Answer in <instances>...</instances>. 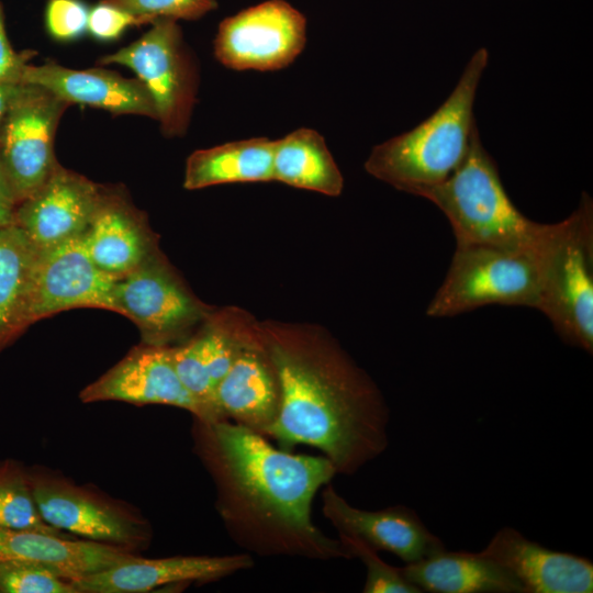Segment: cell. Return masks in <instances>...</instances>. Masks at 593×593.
Listing matches in <instances>:
<instances>
[{
    "label": "cell",
    "mask_w": 593,
    "mask_h": 593,
    "mask_svg": "<svg viewBox=\"0 0 593 593\" xmlns=\"http://www.w3.org/2000/svg\"><path fill=\"white\" fill-rule=\"evenodd\" d=\"M81 238L93 264L115 279L160 250L145 213L132 204L125 192L105 187Z\"/></svg>",
    "instance_id": "19"
},
{
    "label": "cell",
    "mask_w": 593,
    "mask_h": 593,
    "mask_svg": "<svg viewBox=\"0 0 593 593\" xmlns=\"http://www.w3.org/2000/svg\"><path fill=\"white\" fill-rule=\"evenodd\" d=\"M480 553L510 571L522 584L523 593L593 591L591 560L546 548L513 527L499 529Z\"/></svg>",
    "instance_id": "20"
},
{
    "label": "cell",
    "mask_w": 593,
    "mask_h": 593,
    "mask_svg": "<svg viewBox=\"0 0 593 593\" xmlns=\"http://www.w3.org/2000/svg\"><path fill=\"white\" fill-rule=\"evenodd\" d=\"M27 477L43 519L54 528L133 553L148 548L152 525L130 504L43 466L27 468Z\"/></svg>",
    "instance_id": "7"
},
{
    "label": "cell",
    "mask_w": 593,
    "mask_h": 593,
    "mask_svg": "<svg viewBox=\"0 0 593 593\" xmlns=\"http://www.w3.org/2000/svg\"><path fill=\"white\" fill-rule=\"evenodd\" d=\"M16 204L8 186L0 161V226L14 223Z\"/></svg>",
    "instance_id": "34"
},
{
    "label": "cell",
    "mask_w": 593,
    "mask_h": 593,
    "mask_svg": "<svg viewBox=\"0 0 593 593\" xmlns=\"http://www.w3.org/2000/svg\"><path fill=\"white\" fill-rule=\"evenodd\" d=\"M89 11L82 0H48L45 8L46 30L57 41L78 40L88 32Z\"/></svg>",
    "instance_id": "31"
},
{
    "label": "cell",
    "mask_w": 593,
    "mask_h": 593,
    "mask_svg": "<svg viewBox=\"0 0 593 593\" xmlns=\"http://www.w3.org/2000/svg\"><path fill=\"white\" fill-rule=\"evenodd\" d=\"M351 558H359L366 567L363 593H421L410 583L398 567L384 562L378 551L358 538L338 535Z\"/></svg>",
    "instance_id": "29"
},
{
    "label": "cell",
    "mask_w": 593,
    "mask_h": 593,
    "mask_svg": "<svg viewBox=\"0 0 593 593\" xmlns=\"http://www.w3.org/2000/svg\"><path fill=\"white\" fill-rule=\"evenodd\" d=\"M131 26L141 24L134 15L104 0L89 11L88 32L98 41H114Z\"/></svg>",
    "instance_id": "32"
},
{
    "label": "cell",
    "mask_w": 593,
    "mask_h": 593,
    "mask_svg": "<svg viewBox=\"0 0 593 593\" xmlns=\"http://www.w3.org/2000/svg\"><path fill=\"white\" fill-rule=\"evenodd\" d=\"M136 555L97 541L0 526V559L37 563L69 581L102 571Z\"/></svg>",
    "instance_id": "22"
},
{
    "label": "cell",
    "mask_w": 593,
    "mask_h": 593,
    "mask_svg": "<svg viewBox=\"0 0 593 593\" xmlns=\"http://www.w3.org/2000/svg\"><path fill=\"white\" fill-rule=\"evenodd\" d=\"M273 141L253 137L192 153L183 187L197 190L216 184L272 181Z\"/></svg>",
    "instance_id": "24"
},
{
    "label": "cell",
    "mask_w": 593,
    "mask_h": 593,
    "mask_svg": "<svg viewBox=\"0 0 593 593\" xmlns=\"http://www.w3.org/2000/svg\"><path fill=\"white\" fill-rule=\"evenodd\" d=\"M30 52L16 53L12 48L4 23L3 7L0 1V83L22 85Z\"/></svg>",
    "instance_id": "33"
},
{
    "label": "cell",
    "mask_w": 593,
    "mask_h": 593,
    "mask_svg": "<svg viewBox=\"0 0 593 593\" xmlns=\"http://www.w3.org/2000/svg\"><path fill=\"white\" fill-rule=\"evenodd\" d=\"M400 569L422 592L523 593L522 584L510 571L480 552L445 549Z\"/></svg>",
    "instance_id": "23"
},
{
    "label": "cell",
    "mask_w": 593,
    "mask_h": 593,
    "mask_svg": "<svg viewBox=\"0 0 593 593\" xmlns=\"http://www.w3.org/2000/svg\"><path fill=\"white\" fill-rule=\"evenodd\" d=\"M20 86L21 85L0 83V122L11 99L16 93Z\"/></svg>",
    "instance_id": "35"
},
{
    "label": "cell",
    "mask_w": 593,
    "mask_h": 593,
    "mask_svg": "<svg viewBox=\"0 0 593 593\" xmlns=\"http://www.w3.org/2000/svg\"><path fill=\"white\" fill-rule=\"evenodd\" d=\"M322 513L338 535L355 537L374 550H384L405 563H413L445 550V545L430 533L417 513L394 505L367 511L349 504L332 483L323 486Z\"/></svg>",
    "instance_id": "16"
},
{
    "label": "cell",
    "mask_w": 593,
    "mask_h": 593,
    "mask_svg": "<svg viewBox=\"0 0 593 593\" xmlns=\"http://www.w3.org/2000/svg\"><path fill=\"white\" fill-rule=\"evenodd\" d=\"M272 181L337 197L344 188L343 175L315 130L301 127L273 141Z\"/></svg>",
    "instance_id": "25"
},
{
    "label": "cell",
    "mask_w": 593,
    "mask_h": 593,
    "mask_svg": "<svg viewBox=\"0 0 593 593\" xmlns=\"http://www.w3.org/2000/svg\"><path fill=\"white\" fill-rule=\"evenodd\" d=\"M69 103L48 90L22 83L0 122V161L18 205L31 197L58 164L54 137Z\"/></svg>",
    "instance_id": "10"
},
{
    "label": "cell",
    "mask_w": 593,
    "mask_h": 593,
    "mask_svg": "<svg viewBox=\"0 0 593 593\" xmlns=\"http://www.w3.org/2000/svg\"><path fill=\"white\" fill-rule=\"evenodd\" d=\"M257 322L253 334L219 382L214 402L225 419L231 418L268 438L280 413L282 391L278 371L260 338Z\"/></svg>",
    "instance_id": "17"
},
{
    "label": "cell",
    "mask_w": 593,
    "mask_h": 593,
    "mask_svg": "<svg viewBox=\"0 0 593 593\" xmlns=\"http://www.w3.org/2000/svg\"><path fill=\"white\" fill-rule=\"evenodd\" d=\"M79 398L83 403L119 401L134 405H169L188 411L194 418L214 422L181 382L171 346L141 343L82 389Z\"/></svg>",
    "instance_id": "13"
},
{
    "label": "cell",
    "mask_w": 593,
    "mask_h": 593,
    "mask_svg": "<svg viewBox=\"0 0 593 593\" xmlns=\"http://www.w3.org/2000/svg\"><path fill=\"white\" fill-rule=\"evenodd\" d=\"M305 43L304 15L283 0H268L221 22L214 55L234 70H278L293 63Z\"/></svg>",
    "instance_id": "11"
},
{
    "label": "cell",
    "mask_w": 593,
    "mask_h": 593,
    "mask_svg": "<svg viewBox=\"0 0 593 593\" xmlns=\"http://www.w3.org/2000/svg\"><path fill=\"white\" fill-rule=\"evenodd\" d=\"M193 449L215 486V507L247 553L328 561L351 559L312 521L316 493L337 471L325 456L292 454L228 419L194 418Z\"/></svg>",
    "instance_id": "1"
},
{
    "label": "cell",
    "mask_w": 593,
    "mask_h": 593,
    "mask_svg": "<svg viewBox=\"0 0 593 593\" xmlns=\"http://www.w3.org/2000/svg\"><path fill=\"white\" fill-rule=\"evenodd\" d=\"M256 322L239 306L215 307L187 339L171 346L181 382L213 421L225 419L215 405V390Z\"/></svg>",
    "instance_id": "12"
},
{
    "label": "cell",
    "mask_w": 593,
    "mask_h": 593,
    "mask_svg": "<svg viewBox=\"0 0 593 593\" xmlns=\"http://www.w3.org/2000/svg\"><path fill=\"white\" fill-rule=\"evenodd\" d=\"M134 15L141 25L158 20H198L217 7L216 0H104Z\"/></svg>",
    "instance_id": "30"
},
{
    "label": "cell",
    "mask_w": 593,
    "mask_h": 593,
    "mask_svg": "<svg viewBox=\"0 0 593 593\" xmlns=\"http://www.w3.org/2000/svg\"><path fill=\"white\" fill-rule=\"evenodd\" d=\"M539 279L540 251L456 244L427 315L448 317L491 304L537 309Z\"/></svg>",
    "instance_id": "6"
},
{
    "label": "cell",
    "mask_w": 593,
    "mask_h": 593,
    "mask_svg": "<svg viewBox=\"0 0 593 593\" xmlns=\"http://www.w3.org/2000/svg\"><path fill=\"white\" fill-rule=\"evenodd\" d=\"M103 186L56 165L47 180L19 203L14 223L37 249L81 237L97 210Z\"/></svg>",
    "instance_id": "15"
},
{
    "label": "cell",
    "mask_w": 593,
    "mask_h": 593,
    "mask_svg": "<svg viewBox=\"0 0 593 593\" xmlns=\"http://www.w3.org/2000/svg\"><path fill=\"white\" fill-rule=\"evenodd\" d=\"M37 253L15 223L0 226V353L30 326L27 314Z\"/></svg>",
    "instance_id": "26"
},
{
    "label": "cell",
    "mask_w": 593,
    "mask_h": 593,
    "mask_svg": "<svg viewBox=\"0 0 593 593\" xmlns=\"http://www.w3.org/2000/svg\"><path fill=\"white\" fill-rule=\"evenodd\" d=\"M278 371L282 401L268 438L292 451L318 449L337 474L353 475L389 446L390 410L373 379L323 326L257 322Z\"/></svg>",
    "instance_id": "2"
},
{
    "label": "cell",
    "mask_w": 593,
    "mask_h": 593,
    "mask_svg": "<svg viewBox=\"0 0 593 593\" xmlns=\"http://www.w3.org/2000/svg\"><path fill=\"white\" fill-rule=\"evenodd\" d=\"M214 309L191 291L161 250L116 279L111 291L110 311L134 322L148 345L183 342Z\"/></svg>",
    "instance_id": "8"
},
{
    "label": "cell",
    "mask_w": 593,
    "mask_h": 593,
    "mask_svg": "<svg viewBox=\"0 0 593 593\" xmlns=\"http://www.w3.org/2000/svg\"><path fill=\"white\" fill-rule=\"evenodd\" d=\"M23 83L40 86L67 103H81L112 114H138L157 120L152 97L138 79L103 68L76 70L53 61L27 65Z\"/></svg>",
    "instance_id": "21"
},
{
    "label": "cell",
    "mask_w": 593,
    "mask_h": 593,
    "mask_svg": "<svg viewBox=\"0 0 593 593\" xmlns=\"http://www.w3.org/2000/svg\"><path fill=\"white\" fill-rule=\"evenodd\" d=\"M0 593H78L72 582L48 568L0 559Z\"/></svg>",
    "instance_id": "28"
},
{
    "label": "cell",
    "mask_w": 593,
    "mask_h": 593,
    "mask_svg": "<svg viewBox=\"0 0 593 593\" xmlns=\"http://www.w3.org/2000/svg\"><path fill=\"white\" fill-rule=\"evenodd\" d=\"M251 567L254 560L247 552L158 559L136 555L71 582L78 593H144L168 584L217 581Z\"/></svg>",
    "instance_id": "18"
},
{
    "label": "cell",
    "mask_w": 593,
    "mask_h": 593,
    "mask_svg": "<svg viewBox=\"0 0 593 593\" xmlns=\"http://www.w3.org/2000/svg\"><path fill=\"white\" fill-rule=\"evenodd\" d=\"M489 53L479 48L433 114L370 152L365 169L400 191L418 195L447 180L465 160L474 131V100Z\"/></svg>",
    "instance_id": "3"
},
{
    "label": "cell",
    "mask_w": 593,
    "mask_h": 593,
    "mask_svg": "<svg viewBox=\"0 0 593 593\" xmlns=\"http://www.w3.org/2000/svg\"><path fill=\"white\" fill-rule=\"evenodd\" d=\"M418 197L433 202L446 215L456 244L540 251L552 228V224L532 221L512 202L478 128L459 168Z\"/></svg>",
    "instance_id": "4"
},
{
    "label": "cell",
    "mask_w": 593,
    "mask_h": 593,
    "mask_svg": "<svg viewBox=\"0 0 593 593\" xmlns=\"http://www.w3.org/2000/svg\"><path fill=\"white\" fill-rule=\"evenodd\" d=\"M100 65L133 70L153 99L165 136H182L198 90V67L177 21L158 20L138 40L101 57Z\"/></svg>",
    "instance_id": "9"
},
{
    "label": "cell",
    "mask_w": 593,
    "mask_h": 593,
    "mask_svg": "<svg viewBox=\"0 0 593 593\" xmlns=\"http://www.w3.org/2000/svg\"><path fill=\"white\" fill-rule=\"evenodd\" d=\"M537 310L561 339L593 351V204L583 193L578 208L553 223L540 250Z\"/></svg>",
    "instance_id": "5"
},
{
    "label": "cell",
    "mask_w": 593,
    "mask_h": 593,
    "mask_svg": "<svg viewBox=\"0 0 593 593\" xmlns=\"http://www.w3.org/2000/svg\"><path fill=\"white\" fill-rule=\"evenodd\" d=\"M0 526L70 537L43 519L31 490L27 468L13 459L0 461Z\"/></svg>",
    "instance_id": "27"
},
{
    "label": "cell",
    "mask_w": 593,
    "mask_h": 593,
    "mask_svg": "<svg viewBox=\"0 0 593 593\" xmlns=\"http://www.w3.org/2000/svg\"><path fill=\"white\" fill-rule=\"evenodd\" d=\"M115 280L93 264L81 237L38 249L31 284L29 324L76 307L110 311Z\"/></svg>",
    "instance_id": "14"
}]
</instances>
